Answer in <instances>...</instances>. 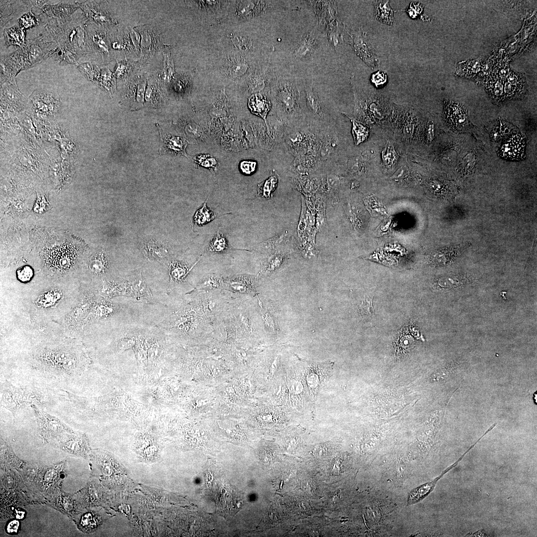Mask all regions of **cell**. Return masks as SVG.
<instances>
[{
    "instance_id": "83f0119b",
    "label": "cell",
    "mask_w": 537,
    "mask_h": 537,
    "mask_svg": "<svg viewBox=\"0 0 537 537\" xmlns=\"http://www.w3.org/2000/svg\"><path fill=\"white\" fill-rule=\"evenodd\" d=\"M160 44L159 36L152 28H147L142 31L141 46L144 57L152 55Z\"/></svg>"
},
{
    "instance_id": "f5cc1de1",
    "label": "cell",
    "mask_w": 537,
    "mask_h": 537,
    "mask_svg": "<svg viewBox=\"0 0 537 537\" xmlns=\"http://www.w3.org/2000/svg\"><path fill=\"white\" fill-rule=\"evenodd\" d=\"M91 267L93 271L97 272H100L104 268V263L101 258H95L91 262Z\"/></svg>"
},
{
    "instance_id": "1f68e13d",
    "label": "cell",
    "mask_w": 537,
    "mask_h": 537,
    "mask_svg": "<svg viewBox=\"0 0 537 537\" xmlns=\"http://www.w3.org/2000/svg\"><path fill=\"white\" fill-rule=\"evenodd\" d=\"M162 49L164 55V60L160 78L164 82L169 83L174 79L176 74L173 59L168 46H164Z\"/></svg>"
},
{
    "instance_id": "7402d4cb",
    "label": "cell",
    "mask_w": 537,
    "mask_h": 537,
    "mask_svg": "<svg viewBox=\"0 0 537 537\" xmlns=\"http://www.w3.org/2000/svg\"><path fill=\"white\" fill-rule=\"evenodd\" d=\"M271 106V101L264 92L253 94L248 99V106L251 112L264 119L268 131L267 116Z\"/></svg>"
},
{
    "instance_id": "8fae6325",
    "label": "cell",
    "mask_w": 537,
    "mask_h": 537,
    "mask_svg": "<svg viewBox=\"0 0 537 537\" xmlns=\"http://www.w3.org/2000/svg\"><path fill=\"white\" fill-rule=\"evenodd\" d=\"M79 5L91 23L106 28L116 23L102 1H86L79 3Z\"/></svg>"
},
{
    "instance_id": "816d5d0a",
    "label": "cell",
    "mask_w": 537,
    "mask_h": 537,
    "mask_svg": "<svg viewBox=\"0 0 537 537\" xmlns=\"http://www.w3.org/2000/svg\"><path fill=\"white\" fill-rule=\"evenodd\" d=\"M19 522L16 520H13L7 523L5 530L8 534L13 535L18 533L19 529Z\"/></svg>"
},
{
    "instance_id": "30bf717a",
    "label": "cell",
    "mask_w": 537,
    "mask_h": 537,
    "mask_svg": "<svg viewBox=\"0 0 537 537\" xmlns=\"http://www.w3.org/2000/svg\"><path fill=\"white\" fill-rule=\"evenodd\" d=\"M37 424L38 432L44 442L53 438H59L66 433L74 431L58 418L40 410L36 405H31Z\"/></svg>"
},
{
    "instance_id": "7a4b0ae2",
    "label": "cell",
    "mask_w": 537,
    "mask_h": 537,
    "mask_svg": "<svg viewBox=\"0 0 537 537\" xmlns=\"http://www.w3.org/2000/svg\"><path fill=\"white\" fill-rule=\"evenodd\" d=\"M270 94L273 108L279 119L292 128L307 126L303 99L294 79L272 76Z\"/></svg>"
},
{
    "instance_id": "7bdbcfd3",
    "label": "cell",
    "mask_w": 537,
    "mask_h": 537,
    "mask_svg": "<svg viewBox=\"0 0 537 537\" xmlns=\"http://www.w3.org/2000/svg\"><path fill=\"white\" fill-rule=\"evenodd\" d=\"M358 308L362 318L370 319L374 314L372 296H364L359 304Z\"/></svg>"
},
{
    "instance_id": "e0dca14e",
    "label": "cell",
    "mask_w": 537,
    "mask_h": 537,
    "mask_svg": "<svg viewBox=\"0 0 537 537\" xmlns=\"http://www.w3.org/2000/svg\"><path fill=\"white\" fill-rule=\"evenodd\" d=\"M271 77L268 64L264 62L256 68L241 87L246 89L248 94L263 92L267 86H269Z\"/></svg>"
},
{
    "instance_id": "8992f818",
    "label": "cell",
    "mask_w": 537,
    "mask_h": 537,
    "mask_svg": "<svg viewBox=\"0 0 537 537\" xmlns=\"http://www.w3.org/2000/svg\"><path fill=\"white\" fill-rule=\"evenodd\" d=\"M38 359L42 369L52 375H75L82 371L84 366L78 355L65 349L45 350Z\"/></svg>"
},
{
    "instance_id": "5b68a950",
    "label": "cell",
    "mask_w": 537,
    "mask_h": 537,
    "mask_svg": "<svg viewBox=\"0 0 537 537\" xmlns=\"http://www.w3.org/2000/svg\"><path fill=\"white\" fill-rule=\"evenodd\" d=\"M259 247L265 253L261 271L265 276L277 271L291 256L290 236L287 231L264 242Z\"/></svg>"
},
{
    "instance_id": "d6a6232c",
    "label": "cell",
    "mask_w": 537,
    "mask_h": 537,
    "mask_svg": "<svg viewBox=\"0 0 537 537\" xmlns=\"http://www.w3.org/2000/svg\"><path fill=\"white\" fill-rule=\"evenodd\" d=\"M504 82L496 76L489 79L486 83L487 91L496 102H500L505 98Z\"/></svg>"
},
{
    "instance_id": "cb8c5ba5",
    "label": "cell",
    "mask_w": 537,
    "mask_h": 537,
    "mask_svg": "<svg viewBox=\"0 0 537 537\" xmlns=\"http://www.w3.org/2000/svg\"><path fill=\"white\" fill-rule=\"evenodd\" d=\"M194 75V72L176 74L171 84L173 92L180 97H189Z\"/></svg>"
},
{
    "instance_id": "ab89813d",
    "label": "cell",
    "mask_w": 537,
    "mask_h": 537,
    "mask_svg": "<svg viewBox=\"0 0 537 537\" xmlns=\"http://www.w3.org/2000/svg\"><path fill=\"white\" fill-rule=\"evenodd\" d=\"M194 161L198 166L207 168L213 174L217 170L218 163L216 159L208 154L197 155L193 157Z\"/></svg>"
},
{
    "instance_id": "c3c4849f",
    "label": "cell",
    "mask_w": 537,
    "mask_h": 537,
    "mask_svg": "<svg viewBox=\"0 0 537 537\" xmlns=\"http://www.w3.org/2000/svg\"><path fill=\"white\" fill-rule=\"evenodd\" d=\"M17 277L18 279L22 282H27L33 276V270L29 266H24L17 270Z\"/></svg>"
},
{
    "instance_id": "6da1fadb",
    "label": "cell",
    "mask_w": 537,
    "mask_h": 537,
    "mask_svg": "<svg viewBox=\"0 0 537 537\" xmlns=\"http://www.w3.org/2000/svg\"><path fill=\"white\" fill-rule=\"evenodd\" d=\"M206 57V78L240 87L264 63L262 59L239 52H208Z\"/></svg>"
},
{
    "instance_id": "bcb514c9",
    "label": "cell",
    "mask_w": 537,
    "mask_h": 537,
    "mask_svg": "<svg viewBox=\"0 0 537 537\" xmlns=\"http://www.w3.org/2000/svg\"><path fill=\"white\" fill-rule=\"evenodd\" d=\"M144 250L148 257L151 258L153 257L154 259L157 260L163 258V247L158 246L153 242H150L146 244Z\"/></svg>"
},
{
    "instance_id": "52a82bcc",
    "label": "cell",
    "mask_w": 537,
    "mask_h": 537,
    "mask_svg": "<svg viewBox=\"0 0 537 537\" xmlns=\"http://www.w3.org/2000/svg\"><path fill=\"white\" fill-rule=\"evenodd\" d=\"M44 401L43 394L38 389L16 387L7 381L2 384L1 405L9 410L13 416L20 409L33 404L42 405Z\"/></svg>"
},
{
    "instance_id": "7c38bea8",
    "label": "cell",
    "mask_w": 537,
    "mask_h": 537,
    "mask_svg": "<svg viewBox=\"0 0 537 537\" xmlns=\"http://www.w3.org/2000/svg\"><path fill=\"white\" fill-rule=\"evenodd\" d=\"M58 447L65 452L74 456L86 458L90 448L84 434L66 433L58 438Z\"/></svg>"
},
{
    "instance_id": "ee69618b",
    "label": "cell",
    "mask_w": 537,
    "mask_h": 537,
    "mask_svg": "<svg viewBox=\"0 0 537 537\" xmlns=\"http://www.w3.org/2000/svg\"><path fill=\"white\" fill-rule=\"evenodd\" d=\"M133 67V63L130 61H119L116 65L114 75L119 79L125 78L131 73Z\"/></svg>"
},
{
    "instance_id": "ba28073f",
    "label": "cell",
    "mask_w": 537,
    "mask_h": 537,
    "mask_svg": "<svg viewBox=\"0 0 537 537\" xmlns=\"http://www.w3.org/2000/svg\"><path fill=\"white\" fill-rule=\"evenodd\" d=\"M107 28L90 22L87 23L86 46L88 53H94L100 57L104 63L111 60L110 34L106 30Z\"/></svg>"
},
{
    "instance_id": "836d02e7",
    "label": "cell",
    "mask_w": 537,
    "mask_h": 537,
    "mask_svg": "<svg viewBox=\"0 0 537 537\" xmlns=\"http://www.w3.org/2000/svg\"><path fill=\"white\" fill-rule=\"evenodd\" d=\"M96 84L109 94H112L114 92L115 88V79L114 74L106 68L101 69Z\"/></svg>"
},
{
    "instance_id": "44dd1931",
    "label": "cell",
    "mask_w": 537,
    "mask_h": 537,
    "mask_svg": "<svg viewBox=\"0 0 537 537\" xmlns=\"http://www.w3.org/2000/svg\"><path fill=\"white\" fill-rule=\"evenodd\" d=\"M354 47L357 53L370 67H377V60L366 35L363 32H358L354 40Z\"/></svg>"
},
{
    "instance_id": "db71d44e",
    "label": "cell",
    "mask_w": 537,
    "mask_h": 537,
    "mask_svg": "<svg viewBox=\"0 0 537 537\" xmlns=\"http://www.w3.org/2000/svg\"><path fill=\"white\" fill-rule=\"evenodd\" d=\"M419 4V3L416 4V3L412 2L410 3L409 7L408 8L407 12L409 13V15L411 17L415 18L421 12L422 10H417L422 7Z\"/></svg>"
},
{
    "instance_id": "603a6c76",
    "label": "cell",
    "mask_w": 537,
    "mask_h": 537,
    "mask_svg": "<svg viewBox=\"0 0 537 537\" xmlns=\"http://www.w3.org/2000/svg\"><path fill=\"white\" fill-rule=\"evenodd\" d=\"M525 143L520 135H513L500 148L499 153L505 159H520L524 154Z\"/></svg>"
},
{
    "instance_id": "f35d334b",
    "label": "cell",
    "mask_w": 537,
    "mask_h": 537,
    "mask_svg": "<svg viewBox=\"0 0 537 537\" xmlns=\"http://www.w3.org/2000/svg\"><path fill=\"white\" fill-rule=\"evenodd\" d=\"M208 199V198H207ZM197 210L194 216V222L198 225H203L211 221L216 216L214 212L206 205V201Z\"/></svg>"
},
{
    "instance_id": "277c9868",
    "label": "cell",
    "mask_w": 537,
    "mask_h": 537,
    "mask_svg": "<svg viewBox=\"0 0 537 537\" xmlns=\"http://www.w3.org/2000/svg\"><path fill=\"white\" fill-rule=\"evenodd\" d=\"M306 121L313 132L335 125V114L325 96L313 86L305 87Z\"/></svg>"
},
{
    "instance_id": "3957f363",
    "label": "cell",
    "mask_w": 537,
    "mask_h": 537,
    "mask_svg": "<svg viewBox=\"0 0 537 537\" xmlns=\"http://www.w3.org/2000/svg\"><path fill=\"white\" fill-rule=\"evenodd\" d=\"M88 21L84 15L54 18L45 25L42 35L56 43L58 47L69 50L80 58L88 54L86 41Z\"/></svg>"
},
{
    "instance_id": "4316f807",
    "label": "cell",
    "mask_w": 537,
    "mask_h": 537,
    "mask_svg": "<svg viewBox=\"0 0 537 537\" xmlns=\"http://www.w3.org/2000/svg\"><path fill=\"white\" fill-rule=\"evenodd\" d=\"M280 177L277 172L273 170L269 177L258 184L257 196L263 199L271 198L277 188Z\"/></svg>"
},
{
    "instance_id": "7dc6e473",
    "label": "cell",
    "mask_w": 537,
    "mask_h": 537,
    "mask_svg": "<svg viewBox=\"0 0 537 537\" xmlns=\"http://www.w3.org/2000/svg\"><path fill=\"white\" fill-rule=\"evenodd\" d=\"M188 271L187 268L179 263H175L172 265L170 274L173 279L180 280L186 276Z\"/></svg>"
},
{
    "instance_id": "6f0895ef",
    "label": "cell",
    "mask_w": 537,
    "mask_h": 537,
    "mask_svg": "<svg viewBox=\"0 0 537 537\" xmlns=\"http://www.w3.org/2000/svg\"><path fill=\"white\" fill-rule=\"evenodd\" d=\"M25 512L22 511V510L16 509L15 510V516L17 519H22L24 517Z\"/></svg>"
},
{
    "instance_id": "f6af8a7d",
    "label": "cell",
    "mask_w": 537,
    "mask_h": 537,
    "mask_svg": "<svg viewBox=\"0 0 537 537\" xmlns=\"http://www.w3.org/2000/svg\"><path fill=\"white\" fill-rule=\"evenodd\" d=\"M19 25L25 29L36 26L39 23V18L32 11L22 15L18 19Z\"/></svg>"
},
{
    "instance_id": "484cf974",
    "label": "cell",
    "mask_w": 537,
    "mask_h": 537,
    "mask_svg": "<svg viewBox=\"0 0 537 537\" xmlns=\"http://www.w3.org/2000/svg\"><path fill=\"white\" fill-rule=\"evenodd\" d=\"M79 7L78 2L75 4L60 2L55 5L45 4L42 10L49 17L64 19L69 17Z\"/></svg>"
},
{
    "instance_id": "d6986e66",
    "label": "cell",
    "mask_w": 537,
    "mask_h": 537,
    "mask_svg": "<svg viewBox=\"0 0 537 537\" xmlns=\"http://www.w3.org/2000/svg\"><path fill=\"white\" fill-rule=\"evenodd\" d=\"M445 109L447 119L453 128L459 131L467 128L468 114L462 105L453 101H447Z\"/></svg>"
},
{
    "instance_id": "ac0fdd59",
    "label": "cell",
    "mask_w": 537,
    "mask_h": 537,
    "mask_svg": "<svg viewBox=\"0 0 537 537\" xmlns=\"http://www.w3.org/2000/svg\"><path fill=\"white\" fill-rule=\"evenodd\" d=\"M161 144L159 153L170 155H182L188 157L185 149L187 140L183 137L164 132L159 127Z\"/></svg>"
},
{
    "instance_id": "e575fe53",
    "label": "cell",
    "mask_w": 537,
    "mask_h": 537,
    "mask_svg": "<svg viewBox=\"0 0 537 537\" xmlns=\"http://www.w3.org/2000/svg\"><path fill=\"white\" fill-rule=\"evenodd\" d=\"M55 503L59 510L67 515H73L76 512V505L69 495L63 493H59Z\"/></svg>"
},
{
    "instance_id": "60d3db41",
    "label": "cell",
    "mask_w": 537,
    "mask_h": 537,
    "mask_svg": "<svg viewBox=\"0 0 537 537\" xmlns=\"http://www.w3.org/2000/svg\"><path fill=\"white\" fill-rule=\"evenodd\" d=\"M348 117L351 119L352 122V133L355 143L356 145H358L365 140L367 137V129L356 119L350 117L349 116H348Z\"/></svg>"
},
{
    "instance_id": "4fadbf2b",
    "label": "cell",
    "mask_w": 537,
    "mask_h": 537,
    "mask_svg": "<svg viewBox=\"0 0 537 537\" xmlns=\"http://www.w3.org/2000/svg\"><path fill=\"white\" fill-rule=\"evenodd\" d=\"M146 84V77L143 75L135 76L126 84L123 100L130 109L142 107Z\"/></svg>"
},
{
    "instance_id": "f1b7e54d",
    "label": "cell",
    "mask_w": 537,
    "mask_h": 537,
    "mask_svg": "<svg viewBox=\"0 0 537 537\" xmlns=\"http://www.w3.org/2000/svg\"><path fill=\"white\" fill-rule=\"evenodd\" d=\"M374 14L379 21L391 25L394 20L393 10L388 0H376L374 2Z\"/></svg>"
},
{
    "instance_id": "9c48e42d",
    "label": "cell",
    "mask_w": 537,
    "mask_h": 537,
    "mask_svg": "<svg viewBox=\"0 0 537 537\" xmlns=\"http://www.w3.org/2000/svg\"><path fill=\"white\" fill-rule=\"evenodd\" d=\"M61 104L60 99L57 95L37 90L29 96L27 105L31 113L38 118L47 119L54 117L60 112Z\"/></svg>"
},
{
    "instance_id": "11a10c76",
    "label": "cell",
    "mask_w": 537,
    "mask_h": 537,
    "mask_svg": "<svg viewBox=\"0 0 537 537\" xmlns=\"http://www.w3.org/2000/svg\"><path fill=\"white\" fill-rule=\"evenodd\" d=\"M259 416L260 419L265 422H271L274 421L275 418V414L269 411H265L261 413Z\"/></svg>"
},
{
    "instance_id": "f907efd6",
    "label": "cell",
    "mask_w": 537,
    "mask_h": 537,
    "mask_svg": "<svg viewBox=\"0 0 537 537\" xmlns=\"http://www.w3.org/2000/svg\"><path fill=\"white\" fill-rule=\"evenodd\" d=\"M371 80L376 87H379L386 83L387 75L384 72L378 71L372 74Z\"/></svg>"
},
{
    "instance_id": "b9f144b4",
    "label": "cell",
    "mask_w": 537,
    "mask_h": 537,
    "mask_svg": "<svg viewBox=\"0 0 537 537\" xmlns=\"http://www.w3.org/2000/svg\"><path fill=\"white\" fill-rule=\"evenodd\" d=\"M0 26L1 28L13 18L15 11L12 7L14 1H0Z\"/></svg>"
},
{
    "instance_id": "8d00e7d4",
    "label": "cell",
    "mask_w": 537,
    "mask_h": 537,
    "mask_svg": "<svg viewBox=\"0 0 537 537\" xmlns=\"http://www.w3.org/2000/svg\"><path fill=\"white\" fill-rule=\"evenodd\" d=\"M100 520L94 514L88 512L83 514L78 523V528L83 532H90L99 525Z\"/></svg>"
},
{
    "instance_id": "9a60e30c",
    "label": "cell",
    "mask_w": 537,
    "mask_h": 537,
    "mask_svg": "<svg viewBox=\"0 0 537 537\" xmlns=\"http://www.w3.org/2000/svg\"><path fill=\"white\" fill-rule=\"evenodd\" d=\"M330 363H309L305 367V382L309 394L317 393L320 385L327 379L331 371Z\"/></svg>"
},
{
    "instance_id": "2e32d148",
    "label": "cell",
    "mask_w": 537,
    "mask_h": 537,
    "mask_svg": "<svg viewBox=\"0 0 537 537\" xmlns=\"http://www.w3.org/2000/svg\"><path fill=\"white\" fill-rule=\"evenodd\" d=\"M65 463L39 469L38 482L43 492L52 494L58 489L65 472Z\"/></svg>"
},
{
    "instance_id": "681fc988",
    "label": "cell",
    "mask_w": 537,
    "mask_h": 537,
    "mask_svg": "<svg viewBox=\"0 0 537 537\" xmlns=\"http://www.w3.org/2000/svg\"><path fill=\"white\" fill-rule=\"evenodd\" d=\"M256 162L251 161H243L240 164V168L241 171L246 175H251L254 173L256 170Z\"/></svg>"
},
{
    "instance_id": "ffe728a7",
    "label": "cell",
    "mask_w": 537,
    "mask_h": 537,
    "mask_svg": "<svg viewBox=\"0 0 537 537\" xmlns=\"http://www.w3.org/2000/svg\"><path fill=\"white\" fill-rule=\"evenodd\" d=\"M318 45L317 37L311 31L304 34L292 50L293 56L298 59H306L315 53Z\"/></svg>"
},
{
    "instance_id": "d590c367",
    "label": "cell",
    "mask_w": 537,
    "mask_h": 537,
    "mask_svg": "<svg viewBox=\"0 0 537 537\" xmlns=\"http://www.w3.org/2000/svg\"><path fill=\"white\" fill-rule=\"evenodd\" d=\"M435 479L434 481L423 485L412 490L409 495L408 503L410 505L415 504L425 498L433 489L436 482L441 476Z\"/></svg>"
},
{
    "instance_id": "f546056e",
    "label": "cell",
    "mask_w": 537,
    "mask_h": 537,
    "mask_svg": "<svg viewBox=\"0 0 537 537\" xmlns=\"http://www.w3.org/2000/svg\"><path fill=\"white\" fill-rule=\"evenodd\" d=\"M5 44L8 46L13 45L22 46L25 42V29L19 25L5 28L3 31Z\"/></svg>"
},
{
    "instance_id": "9f6ffc18",
    "label": "cell",
    "mask_w": 537,
    "mask_h": 537,
    "mask_svg": "<svg viewBox=\"0 0 537 537\" xmlns=\"http://www.w3.org/2000/svg\"><path fill=\"white\" fill-rule=\"evenodd\" d=\"M135 343L134 338H125L121 340L119 347L121 349H126L133 346Z\"/></svg>"
},
{
    "instance_id": "74e56055",
    "label": "cell",
    "mask_w": 537,
    "mask_h": 537,
    "mask_svg": "<svg viewBox=\"0 0 537 537\" xmlns=\"http://www.w3.org/2000/svg\"><path fill=\"white\" fill-rule=\"evenodd\" d=\"M79 71L89 80L96 84L101 70L91 63L85 62L78 65Z\"/></svg>"
},
{
    "instance_id": "4dcf8cb0",
    "label": "cell",
    "mask_w": 537,
    "mask_h": 537,
    "mask_svg": "<svg viewBox=\"0 0 537 537\" xmlns=\"http://www.w3.org/2000/svg\"><path fill=\"white\" fill-rule=\"evenodd\" d=\"M231 249L226 234L222 230H218L210 240L207 250L210 253H223Z\"/></svg>"
},
{
    "instance_id": "5bb4252c",
    "label": "cell",
    "mask_w": 537,
    "mask_h": 537,
    "mask_svg": "<svg viewBox=\"0 0 537 537\" xmlns=\"http://www.w3.org/2000/svg\"><path fill=\"white\" fill-rule=\"evenodd\" d=\"M0 99L2 109L12 113L21 111L28 103L16 84L8 82L1 85Z\"/></svg>"
},
{
    "instance_id": "d4e9b609",
    "label": "cell",
    "mask_w": 537,
    "mask_h": 537,
    "mask_svg": "<svg viewBox=\"0 0 537 537\" xmlns=\"http://www.w3.org/2000/svg\"><path fill=\"white\" fill-rule=\"evenodd\" d=\"M166 94L158 79L152 78L148 81L145 99L147 105L157 107L163 104Z\"/></svg>"
}]
</instances>
